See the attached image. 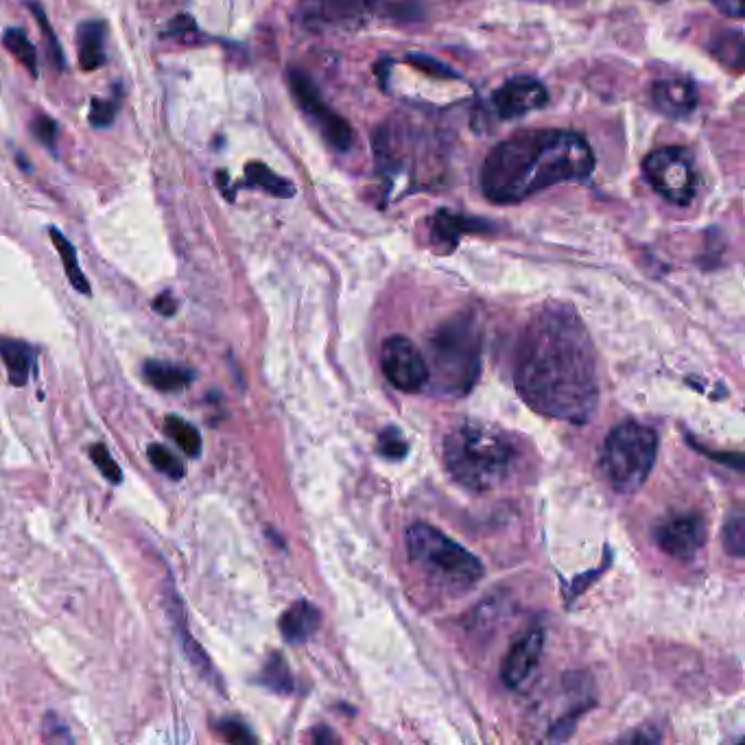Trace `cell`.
Instances as JSON below:
<instances>
[{
	"mask_svg": "<svg viewBox=\"0 0 745 745\" xmlns=\"http://www.w3.org/2000/svg\"><path fill=\"white\" fill-rule=\"evenodd\" d=\"M516 387L542 416L586 422L595 411V352L573 306L549 304L527 324L516 352Z\"/></svg>",
	"mask_w": 745,
	"mask_h": 745,
	"instance_id": "1",
	"label": "cell"
},
{
	"mask_svg": "<svg viewBox=\"0 0 745 745\" xmlns=\"http://www.w3.org/2000/svg\"><path fill=\"white\" fill-rule=\"evenodd\" d=\"M595 153L569 129H523L496 145L481 167V191L492 204H518L551 186L588 180Z\"/></svg>",
	"mask_w": 745,
	"mask_h": 745,
	"instance_id": "2",
	"label": "cell"
},
{
	"mask_svg": "<svg viewBox=\"0 0 745 745\" xmlns=\"http://www.w3.org/2000/svg\"><path fill=\"white\" fill-rule=\"evenodd\" d=\"M518 451L503 431L466 422L446 435V470L461 486L475 492L499 486L512 475Z\"/></svg>",
	"mask_w": 745,
	"mask_h": 745,
	"instance_id": "3",
	"label": "cell"
},
{
	"mask_svg": "<svg viewBox=\"0 0 745 745\" xmlns=\"http://www.w3.org/2000/svg\"><path fill=\"white\" fill-rule=\"evenodd\" d=\"M429 378L444 394H466L481 374V328L461 313L435 330L429 344Z\"/></svg>",
	"mask_w": 745,
	"mask_h": 745,
	"instance_id": "4",
	"label": "cell"
},
{
	"mask_svg": "<svg viewBox=\"0 0 745 745\" xmlns=\"http://www.w3.org/2000/svg\"><path fill=\"white\" fill-rule=\"evenodd\" d=\"M407 551L416 569L444 588L468 590L483 577V564L475 553L427 523L407 529Z\"/></svg>",
	"mask_w": 745,
	"mask_h": 745,
	"instance_id": "5",
	"label": "cell"
},
{
	"mask_svg": "<svg viewBox=\"0 0 745 745\" xmlns=\"http://www.w3.org/2000/svg\"><path fill=\"white\" fill-rule=\"evenodd\" d=\"M658 455V435L638 422L614 427L603 442L601 470L619 494H634L645 486Z\"/></svg>",
	"mask_w": 745,
	"mask_h": 745,
	"instance_id": "6",
	"label": "cell"
},
{
	"mask_svg": "<svg viewBox=\"0 0 745 745\" xmlns=\"http://www.w3.org/2000/svg\"><path fill=\"white\" fill-rule=\"evenodd\" d=\"M394 0H298L295 22L309 33H350L387 14Z\"/></svg>",
	"mask_w": 745,
	"mask_h": 745,
	"instance_id": "7",
	"label": "cell"
},
{
	"mask_svg": "<svg viewBox=\"0 0 745 745\" xmlns=\"http://www.w3.org/2000/svg\"><path fill=\"white\" fill-rule=\"evenodd\" d=\"M291 97L298 103L302 114L309 118L311 125L317 129L324 143L339 153H346L354 145V132L348 121L341 114H337L324 101L322 92L313 84L309 75H304L298 68H289L287 73Z\"/></svg>",
	"mask_w": 745,
	"mask_h": 745,
	"instance_id": "8",
	"label": "cell"
},
{
	"mask_svg": "<svg viewBox=\"0 0 745 745\" xmlns=\"http://www.w3.org/2000/svg\"><path fill=\"white\" fill-rule=\"evenodd\" d=\"M645 180L654 191L676 206H689L695 197L697 173L693 156L682 147H662L643 162Z\"/></svg>",
	"mask_w": 745,
	"mask_h": 745,
	"instance_id": "9",
	"label": "cell"
},
{
	"mask_svg": "<svg viewBox=\"0 0 745 745\" xmlns=\"http://www.w3.org/2000/svg\"><path fill=\"white\" fill-rule=\"evenodd\" d=\"M381 368L387 381L400 392H420L429 383L427 357L407 337L396 335L385 339L381 348Z\"/></svg>",
	"mask_w": 745,
	"mask_h": 745,
	"instance_id": "10",
	"label": "cell"
},
{
	"mask_svg": "<svg viewBox=\"0 0 745 745\" xmlns=\"http://www.w3.org/2000/svg\"><path fill=\"white\" fill-rule=\"evenodd\" d=\"M547 101V88L542 86L538 79L523 75L505 81V84L492 94L490 105L501 121H514V118L545 108Z\"/></svg>",
	"mask_w": 745,
	"mask_h": 745,
	"instance_id": "11",
	"label": "cell"
},
{
	"mask_svg": "<svg viewBox=\"0 0 745 745\" xmlns=\"http://www.w3.org/2000/svg\"><path fill=\"white\" fill-rule=\"evenodd\" d=\"M658 547L678 560H689L704 547L706 523L697 514H676L656 527Z\"/></svg>",
	"mask_w": 745,
	"mask_h": 745,
	"instance_id": "12",
	"label": "cell"
},
{
	"mask_svg": "<svg viewBox=\"0 0 745 745\" xmlns=\"http://www.w3.org/2000/svg\"><path fill=\"white\" fill-rule=\"evenodd\" d=\"M542 649H545V634L538 628L529 630L525 636L518 638L501 669V678L507 687L516 689L531 676V671L538 667Z\"/></svg>",
	"mask_w": 745,
	"mask_h": 745,
	"instance_id": "13",
	"label": "cell"
},
{
	"mask_svg": "<svg viewBox=\"0 0 745 745\" xmlns=\"http://www.w3.org/2000/svg\"><path fill=\"white\" fill-rule=\"evenodd\" d=\"M652 99L660 114L669 118H684L695 110L697 90L687 79H660L654 84Z\"/></svg>",
	"mask_w": 745,
	"mask_h": 745,
	"instance_id": "14",
	"label": "cell"
},
{
	"mask_svg": "<svg viewBox=\"0 0 745 745\" xmlns=\"http://www.w3.org/2000/svg\"><path fill=\"white\" fill-rule=\"evenodd\" d=\"M171 619H173V625H175V632H177V641H180V647L182 652L186 656V660L191 662V667L199 673L201 678H204L208 684H217L219 691H223V684L221 680L217 678V671L215 667H212V662L208 660L206 652L201 649V645L195 641V638L188 634L186 630V621H184V610H182V601L180 597H171Z\"/></svg>",
	"mask_w": 745,
	"mask_h": 745,
	"instance_id": "15",
	"label": "cell"
},
{
	"mask_svg": "<svg viewBox=\"0 0 745 745\" xmlns=\"http://www.w3.org/2000/svg\"><path fill=\"white\" fill-rule=\"evenodd\" d=\"M319 623H322V612L309 601H298L280 617V634L287 643L300 645L317 632Z\"/></svg>",
	"mask_w": 745,
	"mask_h": 745,
	"instance_id": "16",
	"label": "cell"
},
{
	"mask_svg": "<svg viewBox=\"0 0 745 745\" xmlns=\"http://www.w3.org/2000/svg\"><path fill=\"white\" fill-rule=\"evenodd\" d=\"M488 228L486 221L477 217L455 215L453 210H440L431 221V236L435 245H442L446 250H453L459 239L468 232H483Z\"/></svg>",
	"mask_w": 745,
	"mask_h": 745,
	"instance_id": "17",
	"label": "cell"
},
{
	"mask_svg": "<svg viewBox=\"0 0 745 745\" xmlns=\"http://www.w3.org/2000/svg\"><path fill=\"white\" fill-rule=\"evenodd\" d=\"M0 359H3L7 368L9 383L16 387H25L35 361V350L27 341L0 337Z\"/></svg>",
	"mask_w": 745,
	"mask_h": 745,
	"instance_id": "18",
	"label": "cell"
},
{
	"mask_svg": "<svg viewBox=\"0 0 745 745\" xmlns=\"http://www.w3.org/2000/svg\"><path fill=\"white\" fill-rule=\"evenodd\" d=\"M105 22L101 20H86L77 29V51H79V66L92 73L105 64Z\"/></svg>",
	"mask_w": 745,
	"mask_h": 745,
	"instance_id": "19",
	"label": "cell"
},
{
	"mask_svg": "<svg viewBox=\"0 0 745 745\" xmlns=\"http://www.w3.org/2000/svg\"><path fill=\"white\" fill-rule=\"evenodd\" d=\"M143 372H145L147 383L162 394L182 392V389H186L195 381L193 370L182 368V365L162 363V361H147Z\"/></svg>",
	"mask_w": 745,
	"mask_h": 745,
	"instance_id": "20",
	"label": "cell"
},
{
	"mask_svg": "<svg viewBox=\"0 0 745 745\" xmlns=\"http://www.w3.org/2000/svg\"><path fill=\"white\" fill-rule=\"evenodd\" d=\"M245 186L260 188V191H265L274 197H282V199H291L295 195V186L287 180V177L274 173L263 162H247Z\"/></svg>",
	"mask_w": 745,
	"mask_h": 745,
	"instance_id": "21",
	"label": "cell"
},
{
	"mask_svg": "<svg viewBox=\"0 0 745 745\" xmlns=\"http://www.w3.org/2000/svg\"><path fill=\"white\" fill-rule=\"evenodd\" d=\"M49 234H51V241L55 245L57 254L62 256V263H64V269H66V276L70 280V285H73L81 295H92L90 282L86 280L84 271H81V267H79L77 250L73 247V243H70L66 239V236L62 234V230H57V228H49Z\"/></svg>",
	"mask_w": 745,
	"mask_h": 745,
	"instance_id": "22",
	"label": "cell"
},
{
	"mask_svg": "<svg viewBox=\"0 0 745 745\" xmlns=\"http://www.w3.org/2000/svg\"><path fill=\"white\" fill-rule=\"evenodd\" d=\"M164 431H167L171 440L180 446L188 457L201 455V433L197 431L195 424L186 422L180 416H167V420H164Z\"/></svg>",
	"mask_w": 745,
	"mask_h": 745,
	"instance_id": "23",
	"label": "cell"
},
{
	"mask_svg": "<svg viewBox=\"0 0 745 745\" xmlns=\"http://www.w3.org/2000/svg\"><path fill=\"white\" fill-rule=\"evenodd\" d=\"M3 44H5V49L29 70L33 79L38 77V53H35V46L31 44L25 31L16 29V27L7 29L3 33Z\"/></svg>",
	"mask_w": 745,
	"mask_h": 745,
	"instance_id": "24",
	"label": "cell"
},
{
	"mask_svg": "<svg viewBox=\"0 0 745 745\" xmlns=\"http://www.w3.org/2000/svg\"><path fill=\"white\" fill-rule=\"evenodd\" d=\"M260 684L280 695H287L293 691V678H291V671L287 667L285 658H282L280 654H274L267 660L263 673H260Z\"/></svg>",
	"mask_w": 745,
	"mask_h": 745,
	"instance_id": "25",
	"label": "cell"
},
{
	"mask_svg": "<svg viewBox=\"0 0 745 745\" xmlns=\"http://www.w3.org/2000/svg\"><path fill=\"white\" fill-rule=\"evenodd\" d=\"M147 457L151 461V466L156 468L158 472H162V475H167L169 479L177 481L182 479L186 475V468L182 464V459L177 457L175 453H171L167 446L162 444H151L147 448Z\"/></svg>",
	"mask_w": 745,
	"mask_h": 745,
	"instance_id": "26",
	"label": "cell"
},
{
	"mask_svg": "<svg viewBox=\"0 0 745 745\" xmlns=\"http://www.w3.org/2000/svg\"><path fill=\"white\" fill-rule=\"evenodd\" d=\"M724 549L735 555V558H743L745 553V516L741 512L732 514L724 527Z\"/></svg>",
	"mask_w": 745,
	"mask_h": 745,
	"instance_id": "27",
	"label": "cell"
},
{
	"mask_svg": "<svg viewBox=\"0 0 745 745\" xmlns=\"http://www.w3.org/2000/svg\"><path fill=\"white\" fill-rule=\"evenodd\" d=\"M29 9H31V14L35 16V20L40 22V29H42V33H44L46 46H49L51 59H53V62L57 64V68L62 70V68L66 66V64H64V51H62V46H59V42H57V35H55V31H53V27L49 25V18H46L44 9H42L38 3H29Z\"/></svg>",
	"mask_w": 745,
	"mask_h": 745,
	"instance_id": "28",
	"label": "cell"
},
{
	"mask_svg": "<svg viewBox=\"0 0 745 745\" xmlns=\"http://www.w3.org/2000/svg\"><path fill=\"white\" fill-rule=\"evenodd\" d=\"M90 459L94 461V466L99 468L101 475H103L105 479H108V481H112L114 486H118V483L123 481V472H121V468H118V464L114 461V457L110 455V451H108V448H105L103 444H94V446H90Z\"/></svg>",
	"mask_w": 745,
	"mask_h": 745,
	"instance_id": "29",
	"label": "cell"
},
{
	"mask_svg": "<svg viewBox=\"0 0 745 745\" xmlns=\"http://www.w3.org/2000/svg\"><path fill=\"white\" fill-rule=\"evenodd\" d=\"M407 451H409V448H407V442H405V437H402L400 429L389 427L381 435H378V453H381L383 457L402 459L407 455Z\"/></svg>",
	"mask_w": 745,
	"mask_h": 745,
	"instance_id": "30",
	"label": "cell"
},
{
	"mask_svg": "<svg viewBox=\"0 0 745 745\" xmlns=\"http://www.w3.org/2000/svg\"><path fill=\"white\" fill-rule=\"evenodd\" d=\"M116 110H118V94H116V99H112V101L94 97L92 108H90V125L97 127V129L110 127L114 123V118H116Z\"/></svg>",
	"mask_w": 745,
	"mask_h": 745,
	"instance_id": "31",
	"label": "cell"
},
{
	"mask_svg": "<svg viewBox=\"0 0 745 745\" xmlns=\"http://www.w3.org/2000/svg\"><path fill=\"white\" fill-rule=\"evenodd\" d=\"M407 62H409L411 66H416V68L424 70V73L433 75V77H440V79H457V77H459V75H455V73H453V70H451V68H448L446 64L437 62V59H435V57H431V55H422V53H409Z\"/></svg>",
	"mask_w": 745,
	"mask_h": 745,
	"instance_id": "32",
	"label": "cell"
},
{
	"mask_svg": "<svg viewBox=\"0 0 745 745\" xmlns=\"http://www.w3.org/2000/svg\"><path fill=\"white\" fill-rule=\"evenodd\" d=\"M31 132H33V136L38 138L40 143H42L46 149H49L51 153L57 151V149H55V140H57V123L53 121L51 116H46V114H38V116H35V118H33V123H31Z\"/></svg>",
	"mask_w": 745,
	"mask_h": 745,
	"instance_id": "33",
	"label": "cell"
},
{
	"mask_svg": "<svg viewBox=\"0 0 745 745\" xmlns=\"http://www.w3.org/2000/svg\"><path fill=\"white\" fill-rule=\"evenodd\" d=\"M215 730L228 743H254L256 741V737L252 735L250 728L243 726L241 721H234V719H221V721H217Z\"/></svg>",
	"mask_w": 745,
	"mask_h": 745,
	"instance_id": "34",
	"label": "cell"
},
{
	"mask_svg": "<svg viewBox=\"0 0 745 745\" xmlns=\"http://www.w3.org/2000/svg\"><path fill=\"white\" fill-rule=\"evenodd\" d=\"M193 31H197V22L193 20V16L182 14V16H175L169 22V29L164 31V35H173V38H182V35L193 33Z\"/></svg>",
	"mask_w": 745,
	"mask_h": 745,
	"instance_id": "35",
	"label": "cell"
},
{
	"mask_svg": "<svg viewBox=\"0 0 745 745\" xmlns=\"http://www.w3.org/2000/svg\"><path fill=\"white\" fill-rule=\"evenodd\" d=\"M153 309H156V313H160L162 317H173L177 313V302L169 291H164L162 295H158L156 300H153Z\"/></svg>",
	"mask_w": 745,
	"mask_h": 745,
	"instance_id": "36",
	"label": "cell"
},
{
	"mask_svg": "<svg viewBox=\"0 0 745 745\" xmlns=\"http://www.w3.org/2000/svg\"><path fill=\"white\" fill-rule=\"evenodd\" d=\"M44 735H46V739H49V741H66V743L73 741V739H70V735H68V730L64 726L57 724V719H55V726H51V721L46 719Z\"/></svg>",
	"mask_w": 745,
	"mask_h": 745,
	"instance_id": "37",
	"label": "cell"
},
{
	"mask_svg": "<svg viewBox=\"0 0 745 745\" xmlns=\"http://www.w3.org/2000/svg\"><path fill=\"white\" fill-rule=\"evenodd\" d=\"M711 3H715L721 11H726L728 16H743V0H711Z\"/></svg>",
	"mask_w": 745,
	"mask_h": 745,
	"instance_id": "38",
	"label": "cell"
}]
</instances>
